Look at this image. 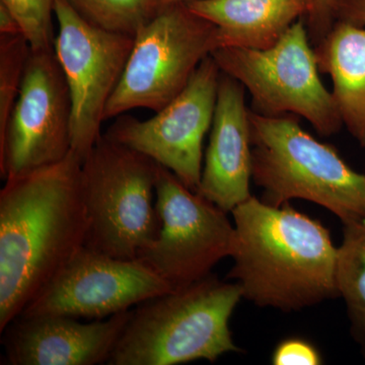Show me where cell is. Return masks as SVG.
Listing matches in <instances>:
<instances>
[{"instance_id": "24", "label": "cell", "mask_w": 365, "mask_h": 365, "mask_svg": "<svg viewBox=\"0 0 365 365\" xmlns=\"http://www.w3.org/2000/svg\"><path fill=\"white\" fill-rule=\"evenodd\" d=\"M21 26L16 16L0 2V34H20ZM23 34V33H21Z\"/></svg>"}, {"instance_id": "20", "label": "cell", "mask_w": 365, "mask_h": 365, "mask_svg": "<svg viewBox=\"0 0 365 365\" xmlns=\"http://www.w3.org/2000/svg\"><path fill=\"white\" fill-rule=\"evenodd\" d=\"M16 16L31 49H54V0H0Z\"/></svg>"}, {"instance_id": "18", "label": "cell", "mask_w": 365, "mask_h": 365, "mask_svg": "<svg viewBox=\"0 0 365 365\" xmlns=\"http://www.w3.org/2000/svg\"><path fill=\"white\" fill-rule=\"evenodd\" d=\"M91 25L135 37L158 11L157 0H66Z\"/></svg>"}, {"instance_id": "23", "label": "cell", "mask_w": 365, "mask_h": 365, "mask_svg": "<svg viewBox=\"0 0 365 365\" xmlns=\"http://www.w3.org/2000/svg\"><path fill=\"white\" fill-rule=\"evenodd\" d=\"M335 21L365 28V0H333Z\"/></svg>"}, {"instance_id": "12", "label": "cell", "mask_w": 365, "mask_h": 365, "mask_svg": "<svg viewBox=\"0 0 365 365\" xmlns=\"http://www.w3.org/2000/svg\"><path fill=\"white\" fill-rule=\"evenodd\" d=\"M172 290L143 262L115 258L85 246L21 314L103 319Z\"/></svg>"}, {"instance_id": "11", "label": "cell", "mask_w": 365, "mask_h": 365, "mask_svg": "<svg viewBox=\"0 0 365 365\" xmlns=\"http://www.w3.org/2000/svg\"><path fill=\"white\" fill-rule=\"evenodd\" d=\"M72 105L54 49H31L20 93L0 136V176H20L71 153Z\"/></svg>"}, {"instance_id": "10", "label": "cell", "mask_w": 365, "mask_h": 365, "mask_svg": "<svg viewBox=\"0 0 365 365\" xmlns=\"http://www.w3.org/2000/svg\"><path fill=\"white\" fill-rule=\"evenodd\" d=\"M222 71L211 55L201 62L188 85L153 117L124 114L105 132L170 170L197 191L203 168V141L215 117Z\"/></svg>"}, {"instance_id": "22", "label": "cell", "mask_w": 365, "mask_h": 365, "mask_svg": "<svg viewBox=\"0 0 365 365\" xmlns=\"http://www.w3.org/2000/svg\"><path fill=\"white\" fill-rule=\"evenodd\" d=\"M307 14L304 18L312 44L316 46L331 30L335 18L333 0H304Z\"/></svg>"}, {"instance_id": "8", "label": "cell", "mask_w": 365, "mask_h": 365, "mask_svg": "<svg viewBox=\"0 0 365 365\" xmlns=\"http://www.w3.org/2000/svg\"><path fill=\"white\" fill-rule=\"evenodd\" d=\"M155 206L160 232L137 260L153 269L173 289L207 277L218 262L234 255L235 227L227 211L188 188L160 165Z\"/></svg>"}, {"instance_id": "17", "label": "cell", "mask_w": 365, "mask_h": 365, "mask_svg": "<svg viewBox=\"0 0 365 365\" xmlns=\"http://www.w3.org/2000/svg\"><path fill=\"white\" fill-rule=\"evenodd\" d=\"M336 284L344 299L353 339L365 357V220L343 225Z\"/></svg>"}, {"instance_id": "5", "label": "cell", "mask_w": 365, "mask_h": 365, "mask_svg": "<svg viewBox=\"0 0 365 365\" xmlns=\"http://www.w3.org/2000/svg\"><path fill=\"white\" fill-rule=\"evenodd\" d=\"M158 163L103 134L81 162L86 246L136 260L157 240Z\"/></svg>"}, {"instance_id": "15", "label": "cell", "mask_w": 365, "mask_h": 365, "mask_svg": "<svg viewBox=\"0 0 365 365\" xmlns=\"http://www.w3.org/2000/svg\"><path fill=\"white\" fill-rule=\"evenodd\" d=\"M185 4L216 26V49H267L307 14L304 0H188Z\"/></svg>"}, {"instance_id": "16", "label": "cell", "mask_w": 365, "mask_h": 365, "mask_svg": "<svg viewBox=\"0 0 365 365\" xmlns=\"http://www.w3.org/2000/svg\"><path fill=\"white\" fill-rule=\"evenodd\" d=\"M314 49L319 71L332 79L343 126L365 148V28L335 21Z\"/></svg>"}, {"instance_id": "14", "label": "cell", "mask_w": 365, "mask_h": 365, "mask_svg": "<svg viewBox=\"0 0 365 365\" xmlns=\"http://www.w3.org/2000/svg\"><path fill=\"white\" fill-rule=\"evenodd\" d=\"M252 143L246 88L222 72L197 192L227 212L251 197Z\"/></svg>"}, {"instance_id": "1", "label": "cell", "mask_w": 365, "mask_h": 365, "mask_svg": "<svg viewBox=\"0 0 365 365\" xmlns=\"http://www.w3.org/2000/svg\"><path fill=\"white\" fill-rule=\"evenodd\" d=\"M0 191V333L86 246L81 160L7 178Z\"/></svg>"}, {"instance_id": "13", "label": "cell", "mask_w": 365, "mask_h": 365, "mask_svg": "<svg viewBox=\"0 0 365 365\" xmlns=\"http://www.w3.org/2000/svg\"><path fill=\"white\" fill-rule=\"evenodd\" d=\"M132 309L81 323L58 314L16 317L1 332L9 365H96L111 357Z\"/></svg>"}, {"instance_id": "4", "label": "cell", "mask_w": 365, "mask_h": 365, "mask_svg": "<svg viewBox=\"0 0 365 365\" xmlns=\"http://www.w3.org/2000/svg\"><path fill=\"white\" fill-rule=\"evenodd\" d=\"M252 181L274 207L302 199L318 204L343 225L365 220V174L300 126L294 115L267 117L250 109Z\"/></svg>"}, {"instance_id": "3", "label": "cell", "mask_w": 365, "mask_h": 365, "mask_svg": "<svg viewBox=\"0 0 365 365\" xmlns=\"http://www.w3.org/2000/svg\"><path fill=\"white\" fill-rule=\"evenodd\" d=\"M242 297L239 283L210 274L188 287L141 302L130 319L109 365H176L241 352L230 319Z\"/></svg>"}, {"instance_id": "7", "label": "cell", "mask_w": 365, "mask_h": 365, "mask_svg": "<svg viewBox=\"0 0 365 365\" xmlns=\"http://www.w3.org/2000/svg\"><path fill=\"white\" fill-rule=\"evenodd\" d=\"M216 26L186 4L158 9L138 31L123 76L104 113L105 121L134 109L160 111L188 85L216 48Z\"/></svg>"}, {"instance_id": "2", "label": "cell", "mask_w": 365, "mask_h": 365, "mask_svg": "<svg viewBox=\"0 0 365 365\" xmlns=\"http://www.w3.org/2000/svg\"><path fill=\"white\" fill-rule=\"evenodd\" d=\"M234 267L227 277L258 307L300 311L339 297L337 251L318 220L289 203L274 207L251 196L232 209Z\"/></svg>"}, {"instance_id": "21", "label": "cell", "mask_w": 365, "mask_h": 365, "mask_svg": "<svg viewBox=\"0 0 365 365\" xmlns=\"http://www.w3.org/2000/svg\"><path fill=\"white\" fill-rule=\"evenodd\" d=\"M274 365H318L323 364L314 346L302 339H288L274 350Z\"/></svg>"}, {"instance_id": "19", "label": "cell", "mask_w": 365, "mask_h": 365, "mask_svg": "<svg viewBox=\"0 0 365 365\" xmlns=\"http://www.w3.org/2000/svg\"><path fill=\"white\" fill-rule=\"evenodd\" d=\"M30 51L23 34H0V136L20 93Z\"/></svg>"}, {"instance_id": "9", "label": "cell", "mask_w": 365, "mask_h": 365, "mask_svg": "<svg viewBox=\"0 0 365 365\" xmlns=\"http://www.w3.org/2000/svg\"><path fill=\"white\" fill-rule=\"evenodd\" d=\"M54 52L72 105L71 148L83 162L102 134L104 113L134 45V37L91 25L66 0H54Z\"/></svg>"}, {"instance_id": "6", "label": "cell", "mask_w": 365, "mask_h": 365, "mask_svg": "<svg viewBox=\"0 0 365 365\" xmlns=\"http://www.w3.org/2000/svg\"><path fill=\"white\" fill-rule=\"evenodd\" d=\"M210 55L223 73L245 86L252 111L267 117L304 118L322 136L339 133L342 120L332 93L319 76L304 19L267 49L218 48Z\"/></svg>"}, {"instance_id": "25", "label": "cell", "mask_w": 365, "mask_h": 365, "mask_svg": "<svg viewBox=\"0 0 365 365\" xmlns=\"http://www.w3.org/2000/svg\"><path fill=\"white\" fill-rule=\"evenodd\" d=\"M186 1L188 0H157V6L158 9H160V7L172 6V4H185Z\"/></svg>"}]
</instances>
